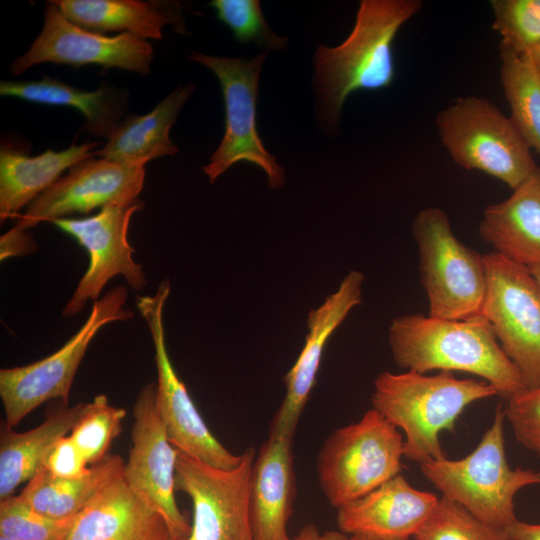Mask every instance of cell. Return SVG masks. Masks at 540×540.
<instances>
[{
	"instance_id": "obj_1",
	"label": "cell",
	"mask_w": 540,
	"mask_h": 540,
	"mask_svg": "<svg viewBox=\"0 0 540 540\" xmlns=\"http://www.w3.org/2000/svg\"><path fill=\"white\" fill-rule=\"evenodd\" d=\"M388 342L393 360L406 370L473 374L506 400L528 388L482 314L458 320L422 314L398 316L389 326Z\"/></svg>"
},
{
	"instance_id": "obj_2",
	"label": "cell",
	"mask_w": 540,
	"mask_h": 540,
	"mask_svg": "<svg viewBox=\"0 0 540 540\" xmlns=\"http://www.w3.org/2000/svg\"><path fill=\"white\" fill-rule=\"evenodd\" d=\"M423 6L420 0H362L354 27L340 45H319L314 83L319 119L335 127L347 97L389 87L395 76L393 44L401 27Z\"/></svg>"
},
{
	"instance_id": "obj_3",
	"label": "cell",
	"mask_w": 540,
	"mask_h": 540,
	"mask_svg": "<svg viewBox=\"0 0 540 540\" xmlns=\"http://www.w3.org/2000/svg\"><path fill=\"white\" fill-rule=\"evenodd\" d=\"M498 395L486 381L458 379L452 372L426 375L384 371L375 381L372 408L403 431L404 457L419 463L445 457L440 434L452 432L466 407Z\"/></svg>"
},
{
	"instance_id": "obj_4",
	"label": "cell",
	"mask_w": 540,
	"mask_h": 540,
	"mask_svg": "<svg viewBox=\"0 0 540 540\" xmlns=\"http://www.w3.org/2000/svg\"><path fill=\"white\" fill-rule=\"evenodd\" d=\"M504 408L498 406L491 426L467 456L446 457L420 465L424 477L442 494L484 523L507 531L518 518L514 498L523 488L540 484V471L512 469L506 458Z\"/></svg>"
},
{
	"instance_id": "obj_5",
	"label": "cell",
	"mask_w": 540,
	"mask_h": 540,
	"mask_svg": "<svg viewBox=\"0 0 540 540\" xmlns=\"http://www.w3.org/2000/svg\"><path fill=\"white\" fill-rule=\"evenodd\" d=\"M404 438L377 410L333 431L317 457V477L329 504L337 509L399 475Z\"/></svg>"
},
{
	"instance_id": "obj_6",
	"label": "cell",
	"mask_w": 540,
	"mask_h": 540,
	"mask_svg": "<svg viewBox=\"0 0 540 540\" xmlns=\"http://www.w3.org/2000/svg\"><path fill=\"white\" fill-rule=\"evenodd\" d=\"M435 124L457 165L497 178L512 190L539 167L510 117L486 98H457L437 114Z\"/></svg>"
},
{
	"instance_id": "obj_7",
	"label": "cell",
	"mask_w": 540,
	"mask_h": 540,
	"mask_svg": "<svg viewBox=\"0 0 540 540\" xmlns=\"http://www.w3.org/2000/svg\"><path fill=\"white\" fill-rule=\"evenodd\" d=\"M412 233L428 315L455 320L480 315L487 282L485 256L454 235L447 213L438 207L419 211Z\"/></svg>"
},
{
	"instance_id": "obj_8",
	"label": "cell",
	"mask_w": 540,
	"mask_h": 540,
	"mask_svg": "<svg viewBox=\"0 0 540 540\" xmlns=\"http://www.w3.org/2000/svg\"><path fill=\"white\" fill-rule=\"evenodd\" d=\"M128 291L118 285L93 302L81 328L56 352L34 363L0 370V397L5 424L17 426L50 400L68 402L71 386L91 341L105 325L134 316L125 307Z\"/></svg>"
},
{
	"instance_id": "obj_9",
	"label": "cell",
	"mask_w": 540,
	"mask_h": 540,
	"mask_svg": "<svg viewBox=\"0 0 540 540\" xmlns=\"http://www.w3.org/2000/svg\"><path fill=\"white\" fill-rule=\"evenodd\" d=\"M268 51L252 59L191 52L189 58L208 67L218 78L225 106V133L202 167L213 183L232 165L247 161L263 169L272 189L285 182V171L264 147L256 127L259 77Z\"/></svg>"
},
{
	"instance_id": "obj_10",
	"label": "cell",
	"mask_w": 540,
	"mask_h": 540,
	"mask_svg": "<svg viewBox=\"0 0 540 540\" xmlns=\"http://www.w3.org/2000/svg\"><path fill=\"white\" fill-rule=\"evenodd\" d=\"M486 292L481 314L528 388L540 385V285L529 268L485 254Z\"/></svg>"
},
{
	"instance_id": "obj_11",
	"label": "cell",
	"mask_w": 540,
	"mask_h": 540,
	"mask_svg": "<svg viewBox=\"0 0 540 540\" xmlns=\"http://www.w3.org/2000/svg\"><path fill=\"white\" fill-rule=\"evenodd\" d=\"M170 291L169 280H163L154 294L136 299L137 309L147 324L154 345L156 404L160 417L169 441L176 449L214 467L234 468L242 455L231 453L212 434L170 360L163 320Z\"/></svg>"
},
{
	"instance_id": "obj_12",
	"label": "cell",
	"mask_w": 540,
	"mask_h": 540,
	"mask_svg": "<svg viewBox=\"0 0 540 540\" xmlns=\"http://www.w3.org/2000/svg\"><path fill=\"white\" fill-rule=\"evenodd\" d=\"M231 469L207 464L178 450L176 491L192 502V521L186 540H254L249 485L256 451L248 447Z\"/></svg>"
},
{
	"instance_id": "obj_13",
	"label": "cell",
	"mask_w": 540,
	"mask_h": 540,
	"mask_svg": "<svg viewBox=\"0 0 540 540\" xmlns=\"http://www.w3.org/2000/svg\"><path fill=\"white\" fill-rule=\"evenodd\" d=\"M131 447L123 479L165 521L171 540H186L191 522L175 498L178 449L169 441L156 404V383L146 384L133 405Z\"/></svg>"
},
{
	"instance_id": "obj_14",
	"label": "cell",
	"mask_w": 540,
	"mask_h": 540,
	"mask_svg": "<svg viewBox=\"0 0 540 540\" xmlns=\"http://www.w3.org/2000/svg\"><path fill=\"white\" fill-rule=\"evenodd\" d=\"M142 207L143 203L137 200L127 205L106 206L93 216L51 222L74 238L89 256L88 268L62 311L64 317H72L88 301L98 300L106 284L117 275L123 276L136 291L145 287L146 276L133 259L134 249L127 239L131 217Z\"/></svg>"
},
{
	"instance_id": "obj_15",
	"label": "cell",
	"mask_w": 540,
	"mask_h": 540,
	"mask_svg": "<svg viewBox=\"0 0 540 540\" xmlns=\"http://www.w3.org/2000/svg\"><path fill=\"white\" fill-rule=\"evenodd\" d=\"M153 48L147 40L129 33L105 36L82 28L50 1L45 8L44 24L30 48L10 65L14 76L41 63L68 64L79 68L97 64L146 75L150 72Z\"/></svg>"
},
{
	"instance_id": "obj_16",
	"label": "cell",
	"mask_w": 540,
	"mask_h": 540,
	"mask_svg": "<svg viewBox=\"0 0 540 540\" xmlns=\"http://www.w3.org/2000/svg\"><path fill=\"white\" fill-rule=\"evenodd\" d=\"M144 180V164H122L104 158L84 160L28 204L16 225L28 230L74 213L88 214L96 208L131 204L139 200Z\"/></svg>"
},
{
	"instance_id": "obj_17",
	"label": "cell",
	"mask_w": 540,
	"mask_h": 540,
	"mask_svg": "<svg viewBox=\"0 0 540 540\" xmlns=\"http://www.w3.org/2000/svg\"><path fill=\"white\" fill-rule=\"evenodd\" d=\"M364 275L350 271L337 291L308 314V333L296 362L284 375L286 393L270 425L269 435L294 438L299 419L316 382L324 348L348 313L362 301Z\"/></svg>"
},
{
	"instance_id": "obj_18",
	"label": "cell",
	"mask_w": 540,
	"mask_h": 540,
	"mask_svg": "<svg viewBox=\"0 0 540 540\" xmlns=\"http://www.w3.org/2000/svg\"><path fill=\"white\" fill-rule=\"evenodd\" d=\"M439 498L414 488L397 475L365 496L338 509L339 531L379 540L414 538L436 507Z\"/></svg>"
},
{
	"instance_id": "obj_19",
	"label": "cell",
	"mask_w": 540,
	"mask_h": 540,
	"mask_svg": "<svg viewBox=\"0 0 540 540\" xmlns=\"http://www.w3.org/2000/svg\"><path fill=\"white\" fill-rule=\"evenodd\" d=\"M293 438L269 435L250 476L249 512L254 540H292L287 526L296 496Z\"/></svg>"
},
{
	"instance_id": "obj_20",
	"label": "cell",
	"mask_w": 540,
	"mask_h": 540,
	"mask_svg": "<svg viewBox=\"0 0 540 540\" xmlns=\"http://www.w3.org/2000/svg\"><path fill=\"white\" fill-rule=\"evenodd\" d=\"M479 235L504 258L540 267V167L507 199L484 209Z\"/></svg>"
},
{
	"instance_id": "obj_21",
	"label": "cell",
	"mask_w": 540,
	"mask_h": 540,
	"mask_svg": "<svg viewBox=\"0 0 540 540\" xmlns=\"http://www.w3.org/2000/svg\"><path fill=\"white\" fill-rule=\"evenodd\" d=\"M66 540H171L163 518L123 477L101 490L77 515Z\"/></svg>"
},
{
	"instance_id": "obj_22",
	"label": "cell",
	"mask_w": 540,
	"mask_h": 540,
	"mask_svg": "<svg viewBox=\"0 0 540 540\" xmlns=\"http://www.w3.org/2000/svg\"><path fill=\"white\" fill-rule=\"evenodd\" d=\"M97 141L72 145L62 151L48 149L37 156H27L11 147L0 150V218H17L37 196L48 189L60 174L95 155Z\"/></svg>"
},
{
	"instance_id": "obj_23",
	"label": "cell",
	"mask_w": 540,
	"mask_h": 540,
	"mask_svg": "<svg viewBox=\"0 0 540 540\" xmlns=\"http://www.w3.org/2000/svg\"><path fill=\"white\" fill-rule=\"evenodd\" d=\"M46 419L25 432H16L3 422L0 429V500L14 495L44 465L53 446L67 436L84 413L87 402L70 406L57 400Z\"/></svg>"
},
{
	"instance_id": "obj_24",
	"label": "cell",
	"mask_w": 540,
	"mask_h": 540,
	"mask_svg": "<svg viewBox=\"0 0 540 540\" xmlns=\"http://www.w3.org/2000/svg\"><path fill=\"white\" fill-rule=\"evenodd\" d=\"M0 95L25 101L72 107L82 113L85 130L108 139L124 119L128 94L108 84L86 91L45 76L33 81H1Z\"/></svg>"
},
{
	"instance_id": "obj_25",
	"label": "cell",
	"mask_w": 540,
	"mask_h": 540,
	"mask_svg": "<svg viewBox=\"0 0 540 540\" xmlns=\"http://www.w3.org/2000/svg\"><path fill=\"white\" fill-rule=\"evenodd\" d=\"M194 89L192 83L181 85L151 112L124 118L95 155L122 164L144 165L152 159L174 155L178 147L170 139L169 131Z\"/></svg>"
},
{
	"instance_id": "obj_26",
	"label": "cell",
	"mask_w": 540,
	"mask_h": 540,
	"mask_svg": "<svg viewBox=\"0 0 540 540\" xmlns=\"http://www.w3.org/2000/svg\"><path fill=\"white\" fill-rule=\"evenodd\" d=\"M63 15L87 30L161 39L165 25L182 22L172 3L139 0H56Z\"/></svg>"
},
{
	"instance_id": "obj_27",
	"label": "cell",
	"mask_w": 540,
	"mask_h": 540,
	"mask_svg": "<svg viewBox=\"0 0 540 540\" xmlns=\"http://www.w3.org/2000/svg\"><path fill=\"white\" fill-rule=\"evenodd\" d=\"M124 464L119 455L109 454L78 478L57 477L42 466L18 496L31 508L50 518H72L101 490L123 477Z\"/></svg>"
},
{
	"instance_id": "obj_28",
	"label": "cell",
	"mask_w": 540,
	"mask_h": 540,
	"mask_svg": "<svg viewBox=\"0 0 540 540\" xmlns=\"http://www.w3.org/2000/svg\"><path fill=\"white\" fill-rule=\"evenodd\" d=\"M500 58L509 117L530 149L540 155V73L523 56L500 50Z\"/></svg>"
},
{
	"instance_id": "obj_29",
	"label": "cell",
	"mask_w": 540,
	"mask_h": 540,
	"mask_svg": "<svg viewBox=\"0 0 540 540\" xmlns=\"http://www.w3.org/2000/svg\"><path fill=\"white\" fill-rule=\"evenodd\" d=\"M126 410L113 406L105 395L87 402L86 409L70 431V437L83 453L89 465H95L109 455L113 441L122 430Z\"/></svg>"
},
{
	"instance_id": "obj_30",
	"label": "cell",
	"mask_w": 540,
	"mask_h": 540,
	"mask_svg": "<svg viewBox=\"0 0 540 540\" xmlns=\"http://www.w3.org/2000/svg\"><path fill=\"white\" fill-rule=\"evenodd\" d=\"M490 5L501 51L523 56L539 45L540 0H492Z\"/></svg>"
},
{
	"instance_id": "obj_31",
	"label": "cell",
	"mask_w": 540,
	"mask_h": 540,
	"mask_svg": "<svg viewBox=\"0 0 540 540\" xmlns=\"http://www.w3.org/2000/svg\"><path fill=\"white\" fill-rule=\"evenodd\" d=\"M415 540H509L507 532L492 527L458 503L441 496Z\"/></svg>"
},
{
	"instance_id": "obj_32",
	"label": "cell",
	"mask_w": 540,
	"mask_h": 540,
	"mask_svg": "<svg viewBox=\"0 0 540 540\" xmlns=\"http://www.w3.org/2000/svg\"><path fill=\"white\" fill-rule=\"evenodd\" d=\"M76 517L50 518L18 495H12L0 500V536L14 540H66Z\"/></svg>"
},
{
	"instance_id": "obj_33",
	"label": "cell",
	"mask_w": 540,
	"mask_h": 540,
	"mask_svg": "<svg viewBox=\"0 0 540 540\" xmlns=\"http://www.w3.org/2000/svg\"><path fill=\"white\" fill-rule=\"evenodd\" d=\"M208 6L241 44L254 43L269 50L284 49L288 44L287 37L277 35L267 25L257 0H213Z\"/></svg>"
},
{
	"instance_id": "obj_34",
	"label": "cell",
	"mask_w": 540,
	"mask_h": 540,
	"mask_svg": "<svg viewBox=\"0 0 540 540\" xmlns=\"http://www.w3.org/2000/svg\"><path fill=\"white\" fill-rule=\"evenodd\" d=\"M504 413L516 440L540 458V385L509 398Z\"/></svg>"
},
{
	"instance_id": "obj_35",
	"label": "cell",
	"mask_w": 540,
	"mask_h": 540,
	"mask_svg": "<svg viewBox=\"0 0 540 540\" xmlns=\"http://www.w3.org/2000/svg\"><path fill=\"white\" fill-rule=\"evenodd\" d=\"M88 465L81 450L67 435L56 442L43 466L57 477L78 478L89 471Z\"/></svg>"
},
{
	"instance_id": "obj_36",
	"label": "cell",
	"mask_w": 540,
	"mask_h": 540,
	"mask_svg": "<svg viewBox=\"0 0 540 540\" xmlns=\"http://www.w3.org/2000/svg\"><path fill=\"white\" fill-rule=\"evenodd\" d=\"M37 250V244L27 229L17 225L0 238V259L23 256Z\"/></svg>"
},
{
	"instance_id": "obj_37",
	"label": "cell",
	"mask_w": 540,
	"mask_h": 540,
	"mask_svg": "<svg viewBox=\"0 0 540 540\" xmlns=\"http://www.w3.org/2000/svg\"><path fill=\"white\" fill-rule=\"evenodd\" d=\"M292 540H350V536L341 531L322 532L315 524H306Z\"/></svg>"
},
{
	"instance_id": "obj_38",
	"label": "cell",
	"mask_w": 540,
	"mask_h": 540,
	"mask_svg": "<svg viewBox=\"0 0 540 540\" xmlns=\"http://www.w3.org/2000/svg\"><path fill=\"white\" fill-rule=\"evenodd\" d=\"M506 532L509 540H540V523H527L518 519Z\"/></svg>"
},
{
	"instance_id": "obj_39",
	"label": "cell",
	"mask_w": 540,
	"mask_h": 540,
	"mask_svg": "<svg viewBox=\"0 0 540 540\" xmlns=\"http://www.w3.org/2000/svg\"><path fill=\"white\" fill-rule=\"evenodd\" d=\"M523 57H525L540 73V43L531 52L523 55Z\"/></svg>"
},
{
	"instance_id": "obj_40",
	"label": "cell",
	"mask_w": 540,
	"mask_h": 540,
	"mask_svg": "<svg viewBox=\"0 0 540 540\" xmlns=\"http://www.w3.org/2000/svg\"><path fill=\"white\" fill-rule=\"evenodd\" d=\"M350 540H379V539L366 536V535H352L350 536Z\"/></svg>"
},
{
	"instance_id": "obj_41",
	"label": "cell",
	"mask_w": 540,
	"mask_h": 540,
	"mask_svg": "<svg viewBox=\"0 0 540 540\" xmlns=\"http://www.w3.org/2000/svg\"><path fill=\"white\" fill-rule=\"evenodd\" d=\"M530 271L532 272V274L534 275V277L536 278V280L538 281L540 285V267L530 268Z\"/></svg>"
},
{
	"instance_id": "obj_42",
	"label": "cell",
	"mask_w": 540,
	"mask_h": 540,
	"mask_svg": "<svg viewBox=\"0 0 540 540\" xmlns=\"http://www.w3.org/2000/svg\"><path fill=\"white\" fill-rule=\"evenodd\" d=\"M0 540H14V539H10V538L4 537V536H0Z\"/></svg>"
}]
</instances>
